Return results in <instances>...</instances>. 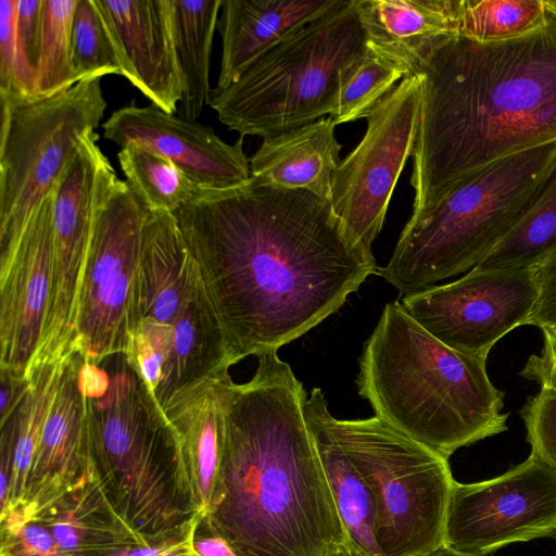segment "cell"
I'll list each match as a JSON object with an SVG mask.
<instances>
[{"label": "cell", "instance_id": "6da1fadb", "mask_svg": "<svg viewBox=\"0 0 556 556\" xmlns=\"http://www.w3.org/2000/svg\"><path fill=\"white\" fill-rule=\"evenodd\" d=\"M231 364L277 351L336 313L378 266L303 190L248 184L202 192L174 213Z\"/></svg>", "mask_w": 556, "mask_h": 556}, {"label": "cell", "instance_id": "7a4b0ae2", "mask_svg": "<svg viewBox=\"0 0 556 556\" xmlns=\"http://www.w3.org/2000/svg\"><path fill=\"white\" fill-rule=\"evenodd\" d=\"M305 397L277 353L258 356L251 380L228 386L220 468L201 525L239 556L349 551L304 418Z\"/></svg>", "mask_w": 556, "mask_h": 556}, {"label": "cell", "instance_id": "3957f363", "mask_svg": "<svg viewBox=\"0 0 556 556\" xmlns=\"http://www.w3.org/2000/svg\"><path fill=\"white\" fill-rule=\"evenodd\" d=\"M415 74L422 99L410 185L424 217L463 179L556 140V14L505 40L440 38Z\"/></svg>", "mask_w": 556, "mask_h": 556}, {"label": "cell", "instance_id": "277c9868", "mask_svg": "<svg viewBox=\"0 0 556 556\" xmlns=\"http://www.w3.org/2000/svg\"><path fill=\"white\" fill-rule=\"evenodd\" d=\"M356 383L375 416L446 458L507 430L486 357L443 344L399 301L384 306L366 341Z\"/></svg>", "mask_w": 556, "mask_h": 556}, {"label": "cell", "instance_id": "5b68a950", "mask_svg": "<svg viewBox=\"0 0 556 556\" xmlns=\"http://www.w3.org/2000/svg\"><path fill=\"white\" fill-rule=\"evenodd\" d=\"M81 372L93 469L117 513L150 543L200 526L174 432L135 369L124 357Z\"/></svg>", "mask_w": 556, "mask_h": 556}, {"label": "cell", "instance_id": "8992f818", "mask_svg": "<svg viewBox=\"0 0 556 556\" xmlns=\"http://www.w3.org/2000/svg\"><path fill=\"white\" fill-rule=\"evenodd\" d=\"M556 160V140L498 159L408 220L376 274L404 295L472 269L520 222Z\"/></svg>", "mask_w": 556, "mask_h": 556}, {"label": "cell", "instance_id": "52a82bcc", "mask_svg": "<svg viewBox=\"0 0 556 556\" xmlns=\"http://www.w3.org/2000/svg\"><path fill=\"white\" fill-rule=\"evenodd\" d=\"M366 49L354 0H339L274 46L235 83L213 88L208 105L241 138L266 139L314 123L332 113L341 71Z\"/></svg>", "mask_w": 556, "mask_h": 556}, {"label": "cell", "instance_id": "ba28073f", "mask_svg": "<svg viewBox=\"0 0 556 556\" xmlns=\"http://www.w3.org/2000/svg\"><path fill=\"white\" fill-rule=\"evenodd\" d=\"M102 77L58 93L0 97V270L106 109Z\"/></svg>", "mask_w": 556, "mask_h": 556}, {"label": "cell", "instance_id": "9c48e42d", "mask_svg": "<svg viewBox=\"0 0 556 556\" xmlns=\"http://www.w3.org/2000/svg\"><path fill=\"white\" fill-rule=\"evenodd\" d=\"M333 435L367 483L382 556H415L445 545L455 480L448 458L377 416L328 418Z\"/></svg>", "mask_w": 556, "mask_h": 556}, {"label": "cell", "instance_id": "30bf717a", "mask_svg": "<svg viewBox=\"0 0 556 556\" xmlns=\"http://www.w3.org/2000/svg\"><path fill=\"white\" fill-rule=\"evenodd\" d=\"M215 320L176 217L149 211L142 229L130 341L124 357L153 400L170 350L199 336Z\"/></svg>", "mask_w": 556, "mask_h": 556}, {"label": "cell", "instance_id": "8fae6325", "mask_svg": "<svg viewBox=\"0 0 556 556\" xmlns=\"http://www.w3.org/2000/svg\"><path fill=\"white\" fill-rule=\"evenodd\" d=\"M148 208L117 178L100 207L79 289L72 349L100 364L128 351Z\"/></svg>", "mask_w": 556, "mask_h": 556}, {"label": "cell", "instance_id": "7c38bea8", "mask_svg": "<svg viewBox=\"0 0 556 556\" xmlns=\"http://www.w3.org/2000/svg\"><path fill=\"white\" fill-rule=\"evenodd\" d=\"M421 99V75L406 76L366 117L364 137L333 173V212L367 249L383 226L397 179L414 154Z\"/></svg>", "mask_w": 556, "mask_h": 556}, {"label": "cell", "instance_id": "4fadbf2b", "mask_svg": "<svg viewBox=\"0 0 556 556\" xmlns=\"http://www.w3.org/2000/svg\"><path fill=\"white\" fill-rule=\"evenodd\" d=\"M98 139L97 132L85 138L52 190V288L36 362L63 356L74 341L79 289L94 224L118 178Z\"/></svg>", "mask_w": 556, "mask_h": 556}, {"label": "cell", "instance_id": "5bb4252c", "mask_svg": "<svg viewBox=\"0 0 556 556\" xmlns=\"http://www.w3.org/2000/svg\"><path fill=\"white\" fill-rule=\"evenodd\" d=\"M541 538H556V472L532 454L497 477L454 482L446 546L486 556Z\"/></svg>", "mask_w": 556, "mask_h": 556}, {"label": "cell", "instance_id": "9a60e30c", "mask_svg": "<svg viewBox=\"0 0 556 556\" xmlns=\"http://www.w3.org/2000/svg\"><path fill=\"white\" fill-rule=\"evenodd\" d=\"M534 268L481 271L404 295V311L448 348L486 357L511 330L527 326L536 300Z\"/></svg>", "mask_w": 556, "mask_h": 556}, {"label": "cell", "instance_id": "2e32d148", "mask_svg": "<svg viewBox=\"0 0 556 556\" xmlns=\"http://www.w3.org/2000/svg\"><path fill=\"white\" fill-rule=\"evenodd\" d=\"M102 128L104 138L121 149L137 142L167 157L203 190H230L251 178L243 138L229 144L213 128L169 114L153 103L137 106L132 102L121 108Z\"/></svg>", "mask_w": 556, "mask_h": 556}, {"label": "cell", "instance_id": "e0dca14e", "mask_svg": "<svg viewBox=\"0 0 556 556\" xmlns=\"http://www.w3.org/2000/svg\"><path fill=\"white\" fill-rule=\"evenodd\" d=\"M53 270L52 192L31 216L0 270V370L28 380L50 305Z\"/></svg>", "mask_w": 556, "mask_h": 556}, {"label": "cell", "instance_id": "ac0fdd59", "mask_svg": "<svg viewBox=\"0 0 556 556\" xmlns=\"http://www.w3.org/2000/svg\"><path fill=\"white\" fill-rule=\"evenodd\" d=\"M84 362L83 354L74 349L62 359L21 510L26 519H35L93 469L81 379Z\"/></svg>", "mask_w": 556, "mask_h": 556}, {"label": "cell", "instance_id": "d6986e66", "mask_svg": "<svg viewBox=\"0 0 556 556\" xmlns=\"http://www.w3.org/2000/svg\"><path fill=\"white\" fill-rule=\"evenodd\" d=\"M117 49L123 76L151 103L175 114L185 80L178 63L172 0H94Z\"/></svg>", "mask_w": 556, "mask_h": 556}, {"label": "cell", "instance_id": "ffe728a7", "mask_svg": "<svg viewBox=\"0 0 556 556\" xmlns=\"http://www.w3.org/2000/svg\"><path fill=\"white\" fill-rule=\"evenodd\" d=\"M339 0H223V49L216 88L235 83L282 39L323 16Z\"/></svg>", "mask_w": 556, "mask_h": 556}, {"label": "cell", "instance_id": "44dd1931", "mask_svg": "<svg viewBox=\"0 0 556 556\" xmlns=\"http://www.w3.org/2000/svg\"><path fill=\"white\" fill-rule=\"evenodd\" d=\"M67 556H110L150 543L115 509L92 469L36 518Z\"/></svg>", "mask_w": 556, "mask_h": 556}, {"label": "cell", "instance_id": "7402d4cb", "mask_svg": "<svg viewBox=\"0 0 556 556\" xmlns=\"http://www.w3.org/2000/svg\"><path fill=\"white\" fill-rule=\"evenodd\" d=\"M366 47L415 74L440 38L454 35L456 0H354Z\"/></svg>", "mask_w": 556, "mask_h": 556}, {"label": "cell", "instance_id": "603a6c76", "mask_svg": "<svg viewBox=\"0 0 556 556\" xmlns=\"http://www.w3.org/2000/svg\"><path fill=\"white\" fill-rule=\"evenodd\" d=\"M230 381L229 374L215 379L164 413L203 520L211 510L220 468Z\"/></svg>", "mask_w": 556, "mask_h": 556}, {"label": "cell", "instance_id": "cb8c5ba5", "mask_svg": "<svg viewBox=\"0 0 556 556\" xmlns=\"http://www.w3.org/2000/svg\"><path fill=\"white\" fill-rule=\"evenodd\" d=\"M327 116L263 139L250 157V180L264 187L303 190L331 201V180L341 144Z\"/></svg>", "mask_w": 556, "mask_h": 556}, {"label": "cell", "instance_id": "d4e9b609", "mask_svg": "<svg viewBox=\"0 0 556 556\" xmlns=\"http://www.w3.org/2000/svg\"><path fill=\"white\" fill-rule=\"evenodd\" d=\"M303 414L348 534L350 554L382 556L376 539L377 510L374 496L333 435L328 421V404L319 388H314L309 396L305 397Z\"/></svg>", "mask_w": 556, "mask_h": 556}, {"label": "cell", "instance_id": "484cf974", "mask_svg": "<svg viewBox=\"0 0 556 556\" xmlns=\"http://www.w3.org/2000/svg\"><path fill=\"white\" fill-rule=\"evenodd\" d=\"M223 0H172L175 48L185 80L180 116L195 121L210 101L212 45Z\"/></svg>", "mask_w": 556, "mask_h": 556}, {"label": "cell", "instance_id": "4316f807", "mask_svg": "<svg viewBox=\"0 0 556 556\" xmlns=\"http://www.w3.org/2000/svg\"><path fill=\"white\" fill-rule=\"evenodd\" d=\"M556 252V160L520 222L472 269L533 268Z\"/></svg>", "mask_w": 556, "mask_h": 556}, {"label": "cell", "instance_id": "83f0119b", "mask_svg": "<svg viewBox=\"0 0 556 556\" xmlns=\"http://www.w3.org/2000/svg\"><path fill=\"white\" fill-rule=\"evenodd\" d=\"M63 357L42 362L29 372L27 392L16 410L10 489L7 503L0 507V517L24 507L41 428L59 380Z\"/></svg>", "mask_w": 556, "mask_h": 556}, {"label": "cell", "instance_id": "f1b7e54d", "mask_svg": "<svg viewBox=\"0 0 556 556\" xmlns=\"http://www.w3.org/2000/svg\"><path fill=\"white\" fill-rule=\"evenodd\" d=\"M117 159L128 185L148 211L174 214L203 190L170 160L137 142L122 148Z\"/></svg>", "mask_w": 556, "mask_h": 556}, {"label": "cell", "instance_id": "f546056e", "mask_svg": "<svg viewBox=\"0 0 556 556\" xmlns=\"http://www.w3.org/2000/svg\"><path fill=\"white\" fill-rule=\"evenodd\" d=\"M547 16L544 0H457L454 35L505 40L541 27Z\"/></svg>", "mask_w": 556, "mask_h": 556}, {"label": "cell", "instance_id": "4dcf8cb0", "mask_svg": "<svg viewBox=\"0 0 556 556\" xmlns=\"http://www.w3.org/2000/svg\"><path fill=\"white\" fill-rule=\"evenodd\" d=\"M407 74L389 60L365 52L341 71L334 109V125L366 118Z\"/></svg>", "mask_w": 556, "mask_h": 556}, {"label": "cell", "instance_id": "1f68e13d", "mask_svg": "<svg viewBox=\"0 0 556 556\" xmlns=\"http://www.w3.org/2000/svg\"><path fill=\"white\" fill-rule=\"evenodd\" d=\"M76 4L77 0H43L36 96H51L77 84L72 64V27Z\"/></svg>", "mask_w": 556, "mask_h": 556}, {"label": "cell", "instance_id": "d6a6232c", "mask_svg": "<svg viewBox=\"0 0 556 556\" xmlns=\"http://www.w3.org/2000/svg\"><path fill=\"white\" fill-rule=\"evenodd\" d=\"M72 64L78 81L115 74L123 65L94 0H77L72 27Z\"/></svg>", "mask_w": 556, "mask_h": 556}, {"label": "cell", "instance_id": "836d02e7", "mask_svg": "<svg viewBox=\"0 0 556 556\" xmlns=\"http://www.w3.org/2000/svg\"><path fill=\"white\" fill-rule=\"evenodd\" d=\"M17 0H0V97L36 96V72L16 31Z\"/></svg>", "mask_w": 556, "mask_h": 556}, {"label": "cell", "instance_id": "e575fe53", "mask_svg": "<svg viewBox=\"0 0 556 556\" xmlns=\"http://www.w3.org/2000/svg\"><path fill=\"white\" fill-rule=\"evenodd\" d=\"M0 556H67L38 520L14 510L0 517Z\"/></svg>", "mask_w": 556, "mask_h": 556}, {"label": "cell", "instance_id": "d590c367", "mask_svg": "<svg viewBox=\"0 0 556 556\" xmlns=\"http://www.w3.org/2000/svg\"><path fill=\"white\" fill-rule=\"evenodd\" d=\"M520 415L531 454L556 472V393L540 390L528 399Z\"/></svg>", "mask_w": 556, "mask_h": 556}, {"label": "cell", "instance_id": "8d00e7d4", "mask_svg": "<svg viewBox=\"0 0 556 556\" xmlns=\"http://www.w3.org/2000/svg\"><path fill=\"white\" fill-rule=\"evenodd\" d=\"M533 268L538 293L527 325L556 329V252Z\"/></svg>", "mask_w": 556, "mask_h": 556}, {"label": "cell", "instance_id": "74e56055", "mask_svg": "<svg viewBox=\"0 0 556 556\" xmlns=\"http://www.w3.org/2000/svg\"><path fill=\"white\" fill-rule=\"evenodd\" d=\"M43 0H17L16 31L29 64L35 68L42 30Z\"/></svg>", "mask_w": 556, "mask_h": 556}, {"label": "cell", "instance_id": "f35d334b", "mask_svg": "<svg viewBox=\"0 0 556 556\" xmlns=\"http://www.w3.org/2000/svg\"><path fill=\"white\" fill-rule=\"evenodd\" d=\"M544 344L540 355H531L520 375L540 384L541 390L556 393V331L543 329Z\"/></svg>", "mask_w": 556, "mask_h": 556}, {"label": "cell", "instance_id": "ab89813d", "mask_svg": "<svg viewBox=\"0 0 556 556\" xmlns=\"http://www.w3.org/2000/svg\"><path fill=\"white\" fill-rule=\"evenodd\" d=\"M200 526L191 528L180 536L127 548L110 556H199L194 549V540Z\"/></svg>", "mask_w": 556, "mask_h": 556}, {"label": "cell", "instance_id": "60d3db41", "mask_svg": "<svg viewBox=\"0 0 556 556\" xmlns=\"http://www.w3.org/2000/svg\"><path fill=\"white\" fill-rule=\"evenodd\" d=\"M1 391H0V421L3 424L18 408L27 389L29 379H21L12 374L0 370Z\"/></svg>", "mask_w": 556, "mask_h": 556}, {"label": "cell", "instance_id": "b9f144b4", "mask_svg": "<svg viewBox=\"0 0 556 556\" xmlns=\"http://www.w3.org/2000/svg\"><path fill=\"white\" fill-rule=\"evenodd\" d=\"M194 549L199 556H239L231 545L220 535H210L194 540Z\"/></svg>", "mask_w": 556, "mask_h": 556}, {"label": "cell", "instance_id": "7bdbcfd3", "mask_svg": "<svg viewBox=\"0 0 556 556\" xmlns=\"http://www.w3.org/2000/svg\"><path fill=\"white\" fill-rule=\"evenodd\" d=\"M415 556H481V555L459 552V551L451 548L446 545H443L433 551H430V552H427L424 554H419V555H415Z\"/></svg>", "mask_w": 556, "mask_h": 556}, {"label": "cell", "instance_id": "ee69618b", "mask_svg": "<svg viewBox=\"0 0 556 556\" xmlns=\"http://www.w3.org/2000/svg\"><path fill=\"white\" fill-rule=\"evenodd\" d=\"M544 3L548 11L556 14V0H544Z\"/></svg>", "mask_w": 556, "mask_h": 556}, {"label": "cell", "instance_id": "f6af8a7d", "mask_svg": "<svg viewBox=\"0 0 556 556\" xmlns=\"http://www.w3.org/2000/svg\"><path fill=\"white\" fill-rule=\"evenodd\" d=\"M329 556H352V555L349 553V551L342 549V551H339V552H337V553H334L332 555H329Z\"/></svg>", "mask_w": 556, "mask_h": 556}, {"label": "cell", "instance_id": "bcb514c9", "mask_svg": "<svg viewBox=\"0 0 556 556\" xmlns=\"http://www.w3.org/2000/svg\"><path fill=\"white\" fill-rule=\"evenodd\" d=\"M554 331H556V329H553Z\"/></svg>", "mask_w": 556, "mask_h": 556}]
</instances>
